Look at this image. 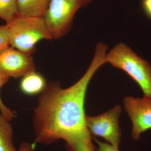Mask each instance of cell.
I'll return each instance as SVG.
<instances>
[{
    "label": "cell",
    "instance_id": "52a82bcc",
    "mask_svg": "<svg viewBox=\"0 0 151 151\" xmlns=\"http://www.w3.org/2000/svg\"><path fill=\"white\" fill-rule=\"evenodd\" d=\"M35 70L31 55L11 46L0 51V73L9 77L18 78Z\"/></svg>",
    "mask_w": 151,
    "mask_h": 151
},
{
    "label": "cell",
    "instance_id": "8fae6325",
    "mask_svg": "<svg viewBox=\"0 0 151 151\" xmlns=\"http://www.w3.org/2000/svg\"><path fill=\"white\" fill-rule=\"evenodd\" d=\"M19 14L17 0H0V18L6 24L13 21Z\"/></svg>",
    "mask_w": 151,
    "mask_h": 151
},
{
    "label": "cell",
    "instance_id": "8992f818",
    "mask_svg": "<svg viewBox=\"0 0 151 151\" xmlns=\"http://www.w3.org/2000/svg\"><path fill=\"white\" fill-rule=\"evenodd\" d=\"M124 107L133 124L132 137L138 140L142 133L151 129V98L127 97Z\"/></svg>",
    "mask_w": 151,
    "mask_h": 151
},
{
    "label": "cell",
    "instance_id": "9c48e42d",
    "mask_svg": "<svg viewBox=\"0 0 151 151\" xmlns=\"http://www.w3.org/2000/svg\"><path fill=\"white\" fill-rule=\"evenodd\" d=\"M49 2L50 0H17L19 14L43 18Z\"/></svg>",
    "mask_w": 151,
    "mask_h": 151
},
{
    "label": "cell",
    "instance_id": "3957f363",
    "mask_svg": "<svg viewBox=\"0 0 151 151\" xmlns=\"http://www.w3.org/2000/svg\"><path fill=\"white\" fill-rule=\"evenodd\" d=\"M7 25L10 45L27 54L36 51V45L40 41L52 39L42 18L19 15Z\"/></svg>",
    "mask_w": 151,
    "mask_h": 151
},
{
    "label": "cell",
    "instance_id": "277c9868",
    "mask_svg": "<svg viewBox=\"0 0 151 151\" xmlns=\"http://www.w3.org/2000/svg\"><path fill=\"white\" fill-rule=\"evenodd\" d=\"M92 0H50L43 19L52 39H57L68 33L75 14Z\"/></svg>",
    "mask_w": 151,
    "mask_h": 151
},
{
    "label": "cell",
    "instance_id": "2e32d148",
    "mask_svg": "<svg viewBox=\"0 0 151 151\" xmlns=\"http://www.w3.org/2000/svg\"><path fill=\"white\" fill-rule=\"evenodd\" d=\"M36 146L33 144L27 142H23L17 151H34Z\"/></svg>",
    "mask_w": 151,
    "mask_h": 151
},
{
    "label": "cell",
    "instance_id": "9a60e30c",
    "mask_svg": "<svg viewBox=\"0 0 151 151\" xmlns=\"http://www.w3.org/2000/svg\"><path fill=\"white\" fill-rule=\"evenodd\" d=\"M142 6L146 15L151 20V0H142Z\"/></svg>",
    "mask_w": 151,
    "mask_h": 151
},
{
    "label": "cell",
    "instance_id": "5bb4252c",
    "mask_svg": "<svg viewBox=\"0 0 151 151\" xmlns=\"http://www.w3.org/2000/svg\"><path fill=\"white\" fill-rule=\"evenodd\" d=\"M93 140L98 145V151H119V148L106 142H100L96 138H93Z\"/></svg>",
    "mask_w": 151,
    "mask_h": 151
},
{
    "label": "cell",
    "instance_id": "ba28073f",
    "mask_svg": "<svg viewBox=\"0 0 151 151\" xmlns=\"http://www.w3.org/2000/svg\"><path fill=\"white\" fill-rule=\"evenodd\" d=\"M47 85L46 79L43 76L34 70L22 77L19 88L24 94L34 96L40 94L45 89Z\"/></svg>",
    "mask_w": 151,
    "mask_h": 151
},
{
    "label": "cell",
    "instance_id": "7c38bea8",
    "mask_svg": "<svg viewBox=\"0 0 151 151\" xmlns=\"http://www.w3.org/2000/svg\"><path fill=\"white\" fill-rule=\"evenodd\" d=\"M9 77L0 73V91L1 88L8 82ZM0 111L1 114L9 122H11L17 116V114L15 111H12L8 108L3 103L0 95Z\"/></svg>",
    "mask_w": 151,
    "mask_h": 151
},
{
    "label": "cell",
    "instance_id": "7a4b0ae2",
    "mask_svg": "<svg viewBox=\"0 0 151 151\" xmlns=\"http://www.w3.org/2000/svg\"><path fill=\"white\" fill-rule=\"evenodd\" d=\"M105 62L123 70L139 86L144 97L151 98V65L130 47L118 44L106 55Z\"/></svg>",
    "mask_w": 151,
    "mask_h": 151
},
{
    "label": "cell",
    "instance_id": "5b68a950",
    "mask_svg": "<svg viewBox=\"0 0 151 151\" xmlns=\"http://www.w3.org/2000/svg\"><path fill=\"white\" fill-rule=\"evenodd\" d=\"M121 112V106L117 105L98 116H86V125L91 134L101 137L110 145L119 148L122 139V132L119 125Z\"/></svg>",
    "mask_w": 151,
    "mask_h": 151
},
{
    "label": "cell",
    "instance_id": "6da1fadb",
    "mask_svg": "<svg viewBox=\"0 0 151 151\" xmlns=\"http://www.w3.org/2000/svg\"><path fill=\"white\" fill-rule=\"evenodd\" d=\"M108 48L105 44H97L89 68L72 86L63 89L59 82L52 81L40 94L33 117L34 145H48L63 139L68 151H96L86 125L85 97L93 76L105 63Z\"/></svg>",
    "mask_w": 151,
    "mask_h": 151
},
{
    "label": "cell",
    "instance_id": "30bf717a",
    "mask_svg": "<svg viewBox=\"0 0 151 151\" xmlns=\"http://www.w3.org/2000/svg\"><path fill=\"white\" fill-rule=\"evenodd\" d=\"M9 122L0 114V151H17L13 142V131Z\"/></svg>",
    "mask_w": 151,
    "mask_h": 151
},
{
    "label": "cell",
    "instance_id": "4fadbf2b",
    "mask_svg": "<svg viewBox=\"0 0 151 151\" xmlns=\"http://www.w3.org/2000/svg\"><path fill=\"white\" fill-rule=\"evenodd\" d=\"M10 45L7 24L0 26V51Z\"/></svg>",
    "mask_w": 151,
    "mask_h": 151
}]
</instances>
